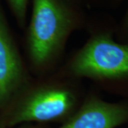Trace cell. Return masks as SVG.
I'll list each match as a JSON object with an SVG mask.
<instances>
[{"instance_id": "1", "label": "cell", "mask_w": 128, "mask_h": 128, "mask_svg": "<svg viewBox=\"0 0 128 128\" xmlns=\"http://www.w3.org/2000/svg\"><path fill=\"white\" fill-rule=\"evenodd\" d=\"M87 24L84 10L63 0H32L24 46L31 74L54 73L73 32Z\"/></svg>"}, {"instance_id": "2", "label": "cell", "mask_w": 128, "mask_h": 128, "mask_svg": "<svg viewBox=\"0 0 128 128\" xmlns=\"http://www.w3.org/2000/svg\"><path fill=\"white\" fill-rule=\"evenodd\" d=\"M77 80L55 73L32 76L1 110L0 128L65 122L84 99Z\"/></svg>"}, {"instance_id": "3", "label": "cell", "mask_w": 128, "mask_h": 128, "mask_svg": "<svg viewBox=\"0 0 128 128\" xmlns=\"http://www.w3.org/2000/svg\"><path fill=\"white\" fill-rule=\"evenodd\" d=\"M54 73L73 80H128V44L114 41L111 29H92L85 44Z\"/></svg>"}, {"instance_id": "4", "label": "cell", "mask_w": 128, "mask_h": 128, "mask_svg": "<svg viewBox=\"0 0 128 128\" xmlns=\"http://www.w3.org/2000/svg\"><path fill=\"white\" fill-rule=\"evenodd\" d=\"M32 76L0 0V111Z\"/></svg>"}, {"instance_id": "5", "label": "cell", "mask_w": 128, "mask_h": 128, "mask_svg": "<svg viewBox=\"0 0 128 128\" xmlns=\"http://www.w3.org/2000/svg\"><path fill=\"white\" fill-rule=\"evenodd\" d=\"M128 120V103L109 102L90 94L59 128H115Z\"/></svg>"}, {"instance_id": "6", "label": "cell", "mask_w": 128, "mask_h": 128, "mask_svg": "<svg viewBox=\"0 0 128 128\" xmlns=\"http://www.w3.org/2000/svg\"><path fill=\"white\" fill-rule=\"evenodd\" d=\"M16 22L22 29L27 24L28 6L29 0H5Z\"/></svg>"}, {"instance_id": "7", "label": "cell", "mask_w": 128, "mask_h": 128, "mask_svg": "<svg viewBox=\"0 0 128 128\" xmlns=\"http://www.w3.org/2000/svg\"><path fill=\"white\" fill-rule=\"evenodd\" d=\"M120 34L124 37L128 38V7L126 13L124 14L123 19L120 27Z\"/></svg>"}, {"instance_id": "8", "label": "cell", "mask_w": 128, "mask_h": 128, "mask_svg": "<svg viewBox=\"0 0 128 128\" xmlns=\"http://www.w3.org/2000/svg\"><path fill=\"white\" fill-rule=\"evenodd\" d=\"M63 1L83 9V7L86 5L89 4L93 0H63Z\"/></svg>"}, {"instance_id": "9", "label": "cell", "mask_w": 128, "mask_h": 128, "mask_svg": "<svg viewBox=\"0 0 128 128\" xmlns=\"http://www.w3.org/2000/svg\"><path fill=\"white\" fill-rule=\"evenodd\" d=\"M43 128L41 125L37 124H22L21 126L17 127V128Z\"/></svg>"}]
</instances>
